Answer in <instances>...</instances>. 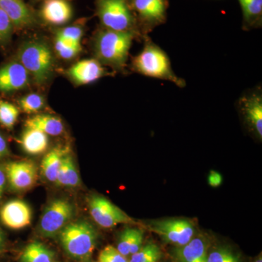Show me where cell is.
Returning a JSON list of instances; mask_svg holds the SVG:
<instances>
[{"instance_id": "obj_13", "label": "cell", "mask_w": 262, "mask_h": 262, "mask_svg": "<svg viewBox=\"0 0 262 262\" xmlns=\"http://www.w3.org/2000/svg\"><path fill=\"white\" fill-rule=\"evenodd\" d=\"M45 21L52 25H63L72 17V8L67 0H46L41 10Z\"/></svg>"}, {"instance_id": "obj_8", "label": "cell", "mask_w": 262, "mask_h": 262, "mask_svg": "<svg viewBox=\"0 0 262 262\" xmlns=\"http://www.w3.org/2000/svg\"><path fill=\"white\" fill-rule=\"evenodd\" d=\"M150 229L167 242L184 246L194 237V226L189 221L170 219L151 222Z\"/></svg>"}, {"instance_id": "obj_9", "label": "cell", "mask_w": 262, "mask_h": 262, "mask_svg": "<svg viewBox=\"0 0 262 262\" xmlns=\"http://www.w3.org/2000/svg\"><path fill=\"white\" fill-rule=\"evenodd\" d=\"M6 178L12 189L18 192L29 190L37 181V167L32 160L10 162L4 167Z\"/></svg>"}, {"instance_id": "obj_36", "label": "cell", "mask_w": 262, "mask_h": 262, "mask_svg": "<svg viewBox=\"0 0 262 262\" xmlns=\"http://www.w3.org/2000/svg\"><path fill=\"white\" fill-rule=\"evenodd\" d=\"M6 248V238L3 231L0 228V254L5 251Z\"/></svg>"}, {"instance_id": "obj_7", "label": "cell", "mask_w": 262, "mask_h": 262, "mask_svg": "<svg viewBox=\"0 0 262 262\" xmlns=\"http://www.w3.org/2000/svg\"><path fill=\"white\" fill-rule=\"evenodd\" d=\"M89 206L93 220L103 228H112L119 224L134 223L128 215L104 196H91Z\"/></svg>"}, {"instance_id": "obj_20", "label": "cell", "mask_w": 262, "mask_h": 262, "mask_svg": "<svg viewBox=\"0 0 262 262\" xmlns=\"http://www.w3.org/2000/svg\"><path fill=\"white\" fill-rule=\"evenodd\" d=\"M134 6L141 18L150 23L161 22L165 18V0H134Z\"/></svg>"}, {"instance_id": "obj_32", "label": "cell", "mask_w": 262, "mask_h": 262, "mask_svg": "<svg viewBox=\"0 0 262 262\" xmlns=\"http://www.w3.org/2000/svg\"><path fill=\"white\" fill-rule=\"evenodd\" d=\"M99 262H129L125 256L111 246L103 248L98 256Z\"/></svg>"}, {"instance_id": "obj_12", "label": "cell", "mask_w": 262, "mask_h": 262, "mask_svg": "<svg viewBox=\"0 0 262 262\" xmlns=\"http://www.w3.org/2000/svg\"><path fill=\"white\" fill-rule=\"evenodd\" d=\"M67 75L76 84L83 85L96 82L106 75V70L97 59L77 62L67 71Z\"/></svg>"}, {"instance_id": "obj_10", "label": "cell", "mask_w": 262, "mask_h": 262, "mask_svg": "<svg viewBox=\"0 0 262 262\" xmlns=\"http://www.w3.org/2000/svg\"><path fill=\"white\" fill-rule=\"evenodd\" d=\"M0 219L7 227L21 229L32 222V211L26 202L13 200L5 203L0 210Z\"/></svg>"}, {"instance_id": "obj_15", "label": "cell", "mask_w": 262, "mask_h": 262, "mask_svg": "<svg viewBox=\"0 0 262 262\" xmlns=\"http://www.w3.org/2000/svg\"><path fill=\"white\" fill-rule=\"evenodd\" d=\"M242 110L251 127L262 137V98L259 94L248 95L241 101Z\"/></svg>"}, {"instance_id": "obj_16", "label": "cell", "mask_w": 262, "mask_h": 262, "mask_svg": "<svg viewBox=\"0 0 262 262\" xmlns=\"http://www.w3.org/2000/svg\"><path fill=\"white\" fill-rule=\"evenodd\" d=\"M179 262H207L208 246L201 237L192 238L188 244L175 251Z\"/></svg>"}, {"instance_id": "obj_19", "label": "cell", "mask_w": 262, "mask_h": 262, "mask_svg": "<svg viewBox=\"0 0 262 262\" xmlns=\"http://www.w3.org/2000/svg\"><path fill=\"white\" fill-rule=\"evenodd\" d=\"M69 153H70V149L68 146L59 145L53 148L46 154L41 164L42 173L46 180L56 183L62 160Z\"/></svg>"}, {"instance_id": "obj_4", "label": "cell", "mask_w": 262, "mask_h": 262, "mask_svg": "<svg viewBox=\"0 0 262 262\" xmlns=\"http://www.w3.org/2000/svg\"><path fill=\"white\" fill-rule=\"evenodd\" d=\"M133 67L138 73L160 80H168L179 87H184V82L174 74L168 56L154 43L147 42L133 60Z\"/></svg>"}, {"instance_id": "obj_26", "label": "cell", "mask_w": 262, "mask_h": 262, "mask_svg": "<svg viewBox=\"0 0 262 262\" xmlns=\"http://www.w3.org/2000/svg\"><path fill=\"white\" fill-rule=\"evenodd\" d=\"M55 49L58 56L63 59L70 60L77 56L82 51V46L71 44L64 39L56 35L55 37Z\"/></svg>"}, {"instance_id": "obj_2", "label": "cell", "mask_w": 262, "mask_h": 262, "mask_svg": "<svg viewBox=\"0 0 262 262\" xmlns=\"http://www.w3.org/2000/svg\"><path fill=\"white\" fill-rule=\"evenodd\" d=\"M58 237L62 248L71 258L86 262L96 248L98 234L94 226L81 220L68 224Z\"/></svg>"}, {"instance_id": "obj_38", "label": "cell", "mask_w": 262, "mask_h": 262, "mask_svg": "<svg viewBox=\"0 0 262 262\" xmlns=\"http://www.w3.org/2000/svg\"><path fill=\"white\" fill-rule=\"evenodd\" d=\"M86 262H99V261H86Z\"/></svg>"}, {"instance_id": "obj_37", "label": "cell", "mask_w": 262, "mask_h": 262, "mask_svg": "<svg viewBox=\"0 0 262 262\" xmlns=\"http://www.w3.org/2000/svg\"><path fill=\"white\" fill-rule=\"evenodd\" d=\"M255 262H262V258H261V255H260L259 257H258L257 258V259L256 260V261H255Z\"/></svg>"}, {"instance_id": "obj_11", "label": "cell", "mask_w": 262, "mask_h": 262, "mask_svg": "<svg viewBox=\"0 0 262 262\" xmlns=\"http://www.w3.org/2000/svg\"><path fill=\"white\" fill-rule=\"evenodd\" d=\"M29 75L18 61L8 62L0 67V93L15 92L26 89Z\"/></svg>"}, {"instance_id": "obj_21", "label": "cell", "mask_w": 262, "mask_h": 262, "mask_svg": "<svg viewBox=\"0 0 262 262\" xmlns=\"http://www.w3.org/2000/svg\"><path fill=\"white\" fill-rule=\"evenodd\" d=\"M80 182L75 161L70 153L66 155L62 160L61 167L57 175V185L63 187H76Z\"/></svg>"}, {"instance_id": "obj_27", "label": "cell", "mask_w": 262, "mask_h": 262, "mask_svg": "<svg viewBox=\"0 0 262 262\" xmlns=\"http://www.w3.org/2000/svg\"><path fill=\"white\" fill-rule=\"evenodd\" d=\"M207 262H241L239 256L230 248L218 247L208 254Z\"/></svg>"}, {"instance_id": "obj_24", "label": "cell", "mask_w": 262, "mask_h": 262, "mask_svg": "<svg viewBox=\"0 0 262 262\" xmlns=\"http://www.w3.org/2000/svg\"><path fill=\"white\" fill-rule=\"evenodd\" d=\"M161 256V250L156 244H148L131 255L129 262H158Z\"/></svg>"}, {"instance_id": "obj_29", "label": "cell", "mask_w": 262, "mask_h": 262, "mask_svg": "<svg viewBox=\"0 0 262 262\" xmlns=\"http://www.w3.org/2000/svg\"><path fill=\"white\" fill-rule=\"evenodd\" d=\"M136 231L137 229L136 228H126L124 229L120 234L117 250L125 257L130 255V248L134 242Z\"/></svg>"}, {"instance_id": "obj_34", "label": "cell", "mask_w": 262, "mask_h": 262, "mask_svg": "<svg viewBox=\"0 0 262 262\" xmlns=\"http://www.w3.org/2000/svg\"><path fill=\"white\" fill-rule=\"evenodd\" d=\"M209 184L212 187H219L222 182V176L217 172L211 171L209 176Z\"/></svg>"}, {"instance_id": "obj_30", "label": "cell", "mask_w": 262, "mask_h": 262, "mask_svg": "<svg viewBox=\"0 0 262 262\" xmlns=\"http://www.w3.org/2000/svg\"><path fill=\"white\" fill-rule=\"evenodd\" d=\"M56 35L64 39L66 42L77 45V46H81L83 31L80 27L71 26V27H67L58 31Z\"/></svg>"}, {"instance_id": "obj_31", "label": "cell", "mask_w": 262, "mask_h": 262, "mask_svg": "<svg viewBox=\"0 0 262 262\" xmlns=\"http://www.w3.org/2000/svg\"><path fill=\"white\" fill-rule=\"evenodd\" d=\"M13 27L14 25L8 15L0 8V45L5 46L10 42Z\"/></svg>"}, {"instance_id": "obj_28", "label": "cell", "mask_w": 262, "mask_h": 262, "mask_svg": "<svg viewBox=\"0 0 262 262\" xmlns=\"http://www.w3.org/2000/svg\"><path fill=\"white\" fill-rule=\"evenodd\" d=\"M245 18L248 21L259 18L262 13V0H238Z\"/></svg>"}, {"instance_id": "obj_1", "label": "cell", "mask_w": 262, "mask_h": 262, "mask_svg": "<svg viewBox=\"0 0 262 262\" xmlns=\"http://www.w3.org/2000/svg\"><path fill=\"white\" fill-rule=\"evenodd\" d=\"M134 37V32H117L106 29L101 31L95 40L96 59L101 64L115 70H124Z\"/></svg>"}, {"instance_id": "obj_3", "label": "cell", "mask_w": 262, "mask_h": 262, "mask_svg": "<svg viewBox=\"0 0 262 262\" xmlns=\"http://www.w3.org/2000/svg\"><path fill=\"white\" fill-rule=\"evenodd\" d=\"M18 61L23 65L36 84L47 83L53 74L54 60L47 43L33 39L19 48Z\"/></svg>"}, {"instance_id": "obj_6", "label": "cell", "mask_w": 262, "mask_h": 262, "mask_svg": "<svg viewBox=\"0 0 262 262\" xmlns=\"http://www.w3.org/2000/svg\"><path fill=\"white\" fill-rule=\"evenodd\" d=\"M98 13L101 23L106 29L134 32V16L125 0H99Z\"/></svg>"}, {"instance_id": "obj_18", "label": "cell", "mask_w": 262, "mask_h": 262, "mask_svg": "<svg viewBox=\"0 0 262 262\" xmlns=\"http://www.w3.org/2000/svg\"><path fill=\"white\" fill-rule=\"evenodd\" d=\"M19 142L24 151L31 155L42 154L49 146L48 135L42 131L32 128H26Z\"/></svg>"}, {"instance_id": "obj_17", "label": "cell", "mask_w": 262, "mask_h": 262, "mask_svg": "<svg viewBox=\"0 0 262 262\" xmlns=\"http://www.w3.org/2000/svg\"><path fill=\"white\" fill-rule=\"evenodd\" d=\"M26 128L36 129L48 136L61 135L63 132V122L59 117L51 115H36L29 117L25 122Z\"/></svg>"}, {"instance_id": "obj_5", "label": "cell", "mask_w": 262, "mask_h": 262, "mask_svg": "<svg viewBox=\"0 0 262 262\" xmlns=\"http://www.w3.org/2000/svg\"><path fill=\"white\" fill-rule=\"evenodd\" d=\"M75 215V207L67 199L52 201L39 221V233L44 237L58 235Z\"/></svg>"}, {"instance_id": "obj_25", "label": "cell", "mask_w": 262, "mask_h": 262, "mask_svg": "<svg viewBox=\"0 0 262 262\" xmlns=\"http://www.w3.org/2000/svg\"><path fill=\"white\" fill-rule=\"evenodd\" d=\"M19 108L27 114L37 113L40 111L45 105V98L41 95L37 94H30L22 96L18 100Z\"/></svg>"}, {"instance_id": "obj_22", "label": "cell", "mask_w": 262, "mask_h": 262, "mask_svg": "<svg viewBox=\"0 0 262 262\" xmlns=\"http://www.w3.org/2000/svg\"><path fill=\"white\" fill-rule=\"evenodd\" d=\"M19 259L20 262H56L55 253L46 245L37 241L26 246Z\"/></svg>"}, {"instance_id": "obj_35", "label": "cell", "mask_w": 262, "mask_h": 262, "mask_svg": "<svg viewBox=\"0 0 262 262\" xmlns=\"http://www.w3.org/2000/svg\"><path fill=\"white\" fill-rule=\"evenodd\" d=\"M6 180L7 178L6 175H5L4 168L0 167V200H1L2 196L3 195V193H4Z\"/></svg>"}, {"instance_id": "obj_33", "label": "cell", "mask_w": 262, "mask_h": 262, "mask_svg": "<svg viewBox=\"0 0 262 262\" xmlns=\"http://www.w3.org/2000/svg\"><path fill=\"white\" fill-rule=\"evenodd\" d=\"M10 155L9 146L3 136L0 134V159Z\"/></svg>"}, {"instance_id": "obj_14", "label": "cell", "mask_w": 262, "mask_h": 262, "mask_svg": "<svg viewBox=\"0 0 262 262\" xmlns=\"http://www.w3.org/2000/svg\"><path fill=\"white\" fill-rule=\"evenodd\" d=\"M0 8L8 15L14 27L24 28L35 22L32 12L22 0H0Z\"/></svg>"}, {"instance_id": "obj_23", "label": "cell", "mask_w": 262, "mask_h": 262, "mask_svg": "<svg viewBox=\"0 0 262 262\" xmlns=\"http://www.w3.org/2000/svg\"><path fill=\"white\" fill-rule=\"evenodd\" d=\"M20 110L13 103L0 99V125L8 129L14 127Z\"/></svg>"}]
</instances>
